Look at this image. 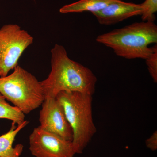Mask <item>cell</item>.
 <instances>
[{"mask_svg": "<svg viewBox=\"0 0 157 157\" xmlns=\"http://www.w3.org/2000/svg\"><path fill=\"white\" fill-rule=\"evenodd\" d=\"M92 97L78 92L62 91L56 98L63 108L73 131L72 142L76 154L82 153L97 133L93 120Z\"/></svg>", "mask_w": 157, "mask_h": 157, "instance_id": "3957f363", "label": "cell"}, {"mask_svg": "<svg viewBox=\"0 0 157 157\" xmlns=\"http://www.w3.org/2000/svg\"><path fill=\"white\" fill-rule=\"evenodd\" d=\"M142 11L141 4L117 0L101 11L92 14L100 24L108 25L115 24L133 16L141 15Z\"/></svg>", "mask_w": 157, "mask_h": 157, "instance_id": "ba28073f", "label": "cell"}, {"mask_svg": "<svg viewBox=\"0 0 157 157\" xmlns=\"http://www.w3.org/2000/svg\"><path fill=\"white\" fill-rule=\"evenodd\" d=\"M150 75L155 83H157V45H154V49L148 58L145 60Z\"/></svg>", "mask_w": 157, "mask_h": 157, "instance_id": "4fadbf2b", "label": "cell"}, {"mask_svg": "<svg viewBox=\"0 0 157 157\" xmlns=\"http://www.w3.org/2000/svg\"><path fill=\"white\" fill-rule=\"evenodd\" d=\"M33 42V37L17 24L5 25L0 29V77L18 66L20 58Z\"/></svg>", "mask_w": 157, "mask_h": 157, "instance_id": "5b68a950", "label": "cell"}, {"mask_svg": "<svg viewBox=\"0 0 157 157\" xmlns=\"http://www.w3.org/2000/svg\"><path fill=\"white\" fill-rule=\"evenodd\" d=\"M0 94L25 114L42 106L45 100L40 82L18 65L11 74L0 77Z\"/></svg>", "mask_w": 157, "mask_h": 157, "instance_id": "277c9868", "label": "cell"}, {"mask_svg": "<svg viewBox=\"0 0 157 157\" xmlns=\"http://www.w3.org/2000/svg\"><path fill=\"white\" fill-rule=\"evenodd\" d=\"M34 1H35V0H34Z\"/></svg>", "mask_w": 157, "mask_h": 157, "instance_id": "9a60e30c", "label": "cell"}, {"mask_svg": "<svg viewBox=\"0 0 157 157\" xmlns=\"http://www.w3.org/2000/svg\"><path fill=\"white\" fill-rule=\"evenodd\" d=\"M145 144L147 148L152 151H155L157 149V132L155 131L152 135L145 140Z\"/></svg>", "mask_w": 157, "mask_h": 157, "instance_id": "5bb4252c", "label": "cell"}, {"mask_svg": "<svg viewBox=\"0 0 157 157\" xmlns=\"http://www.w3.org/2000/svg\"><path fill=\"white\" fill-rule=\"evenodd\" d=\"M98 43L111 48L117 56L128 59H146L157 43V26L154 22H135L99 35Z\"/></svg>", "mask_w": 157, "mask_h": 157, "instance_id": "7a4b0ae2", "label": "cell"}, {"mask_svg": "<svg viewBox=\"0 0 157 157\" xmlns=\"http://www.w3.org/2000/svg\"><path fill=\"white\" fill-rule=\"evenodd\" d=\"M25 121L21 124L16 126L12 122L11 128L6 134L0 136V157H20L23 151L22 144H16L13 147V143L18 133L29 123Z\"/></svg>", "mask_w": 157, "mask_h": 157, "instance_id": "9c48e42d", "label": "cell"}, {"mask_svg": "<svg viewBox=\"0 0 157 157\" xmlns=\"http://www.w3.org/2000/svg\"><path fill=\"white\" fill-rule=\"evenodd\" d=\"M115 1L117 0H79L63 6L59 9V12L62 14H67L89 11L93 14L101 11Z\"/></svg>", "mask_w": 157, "mask_h": 157, "instance_id": "30bf717a", "label": "cell"}, {"mask_svg": "<svg viewBox=\"0 0 157 157\" xmlns=\"http://www.w3.org/2000/svg\"><path fill=\"white\" fill-rule=\"evenodd\" d=\"M51 52V71L46 79L40 82L45 99L56 98L62 91L93 96L98 79L92 71L70 59L61 45H55Z\"/></svg>", "mask_w": 157, "mask_h": 157, "instance_id": "6da1fadb", "label": "cell"}, {"mask_svg": "<svg viewBox=\"0 0 157 157\" xmlns=\"http://www.w3.org/2000/svg\"><path fill=\"white\" fill-rule=\"evenodd\" d=\"M29 142L31 154L36 157H73L76 154L72 141L39 126L31 133Z\"/></svg>", "mask_w": 157, "mask_h": 157, "instance_id": "8992f818", "label": "cell"}, {"mask_svg": "<svg viewBox=\"0 0 157 157\" xmlns=\"http://www.w3.org/2000/svg\"><path fill=\"white\" fill-rule=\"evenodd\" d=\"M141 5L143 8L141 14L142 21L154 22L155 14L157 11V0H145Z\"/></svg>", "mask_w": 157, "mask_h": 157, "instance_id": "7c38bea8", "label": "cell"}, {"mask_svg": "<svg viewBox=\"0 0 157 157\" xmlns=\"http://www.w3.org/2000/svg\"><path fill=\"white\" fill-rule=\"evenodd\" d=\"M39 112V127L65 140L72 141L73 133L63 108L56 98H46Z\"/></svg>", "mask_w": 157, "mask_h": 157, "instance_id": "52a82bcc", "label": "cell"}, {"mask_svg": "<svg viewBox=\"0 0 157 157\" xmlns=\"http://www.w3.org/2000/svg\"><path fill=\"white\" fill-rule=\"evenodd\" d=\"M25 115L17 107L11 106L5 97L0 94V119H6L12 121L17 125L24 121Z\"/></svg>", "mask_w": 157, "mask_h": 157, "instance_id": "8fae6325", "label": "cell"}]
</instances>
